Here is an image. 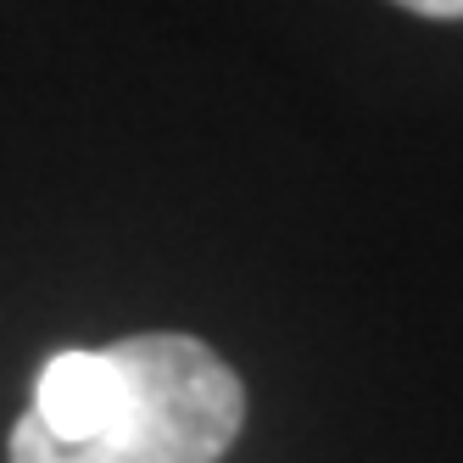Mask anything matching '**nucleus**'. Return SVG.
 <instances>
[{"instance_id":"1","label":"nucleus","mask_w":463,"mask_h":463,"mask_svg":"<svg viewBox=\"0 0 463 463\" xmlns=\"http://www.w3.org/2000/svg\"><path fill=\"white\" fill-rule=\"evenodd\" d=\"M112 408L90 441H51L17 419L12 463H218L246 424V385L195 335H128L107 346Z\"/></svg>"},{"instance_id":"2","label":"nucleus","mask_w":463,"mask_h":463,"mask_svg":"<svg viewBox=\"0 0 463 463\" xmlns=\"http://www.w3.org/2000/svg\"><path fill=\"white\" fill-rule=\"evenodd\" d=\"M112 408V357L101 352H56L34 374V419L51 441H90Z\"/></svg>"},{"instance_id":"3","label":"nucleus","mask_w":463,"mask_h":463,"mask_svg":"<svg viewBox=\"0 0 463 463\" xmlns=\"http://www.w3.org/2000/svg\"><path fill=\"white\" fill-rule=\"evenodd\" d=\"M391 6L419 12V17H436V23H452V17H463V0H391Z\"/></svg>"}]
</instances>
